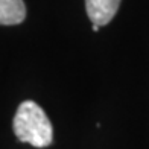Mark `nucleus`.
<instances>
[{"instance_id": "f257e3e1", "label": "nucleus", "mask_w": 149, "mask_h": 149, "mask_svg": "<svg viewBox=\"0 0 149 149\" xmlns=\"http://www.w3.org/2000/svg\"><path fill=\"white\" fill-rule=\"evenodd\" d=\"M14 134L23 143L33 148H47L53 141V128L47 114L33 100H24L18 105L14 122Z\"/></svg>"}, {"instance_id": "f03ea898", "label": "nucleus", "mask_w": 149, "mask_h": 149, "mask_svg": "<svg viewBox=\"0 0 149 149\" xmlns=\"http://www.w3.org/2000/svg\"><path fill=\"white\" fill-rule=\"evenodd\" d=\"M122 0H85V11L93 24L105 26L114 18Z\"/></svg>"}, {"instance_id": "7ed1b4c3", "label": "nucleus", "mask_w": 149, "mask_h": 149, "mask_svg": "<svg viewBox=\"0 0 149 149\" xmlns=\"http://www.w3.org/2000/svg\"><path fill=\"white\" fill-rule=\"evenodd\" d=\"M26 17L23 0H0V24L12 26L22 23Z\"/></svg>"}, {"instance_id": "20e7f679", "label": "nucleus", "mask_w": 149, "mask_h": 149, "mask_svg": "<svg viewBox=\"0 0 149 149\" xmlns=\"http://www.w3.org/2000/svg\"><path fill=\"white\" fill-rule=\"evenodd\" d=\"M99 28H100L99 24H93V31H94V32H97V31H99Z\"/></svg>"}]
</instances>
